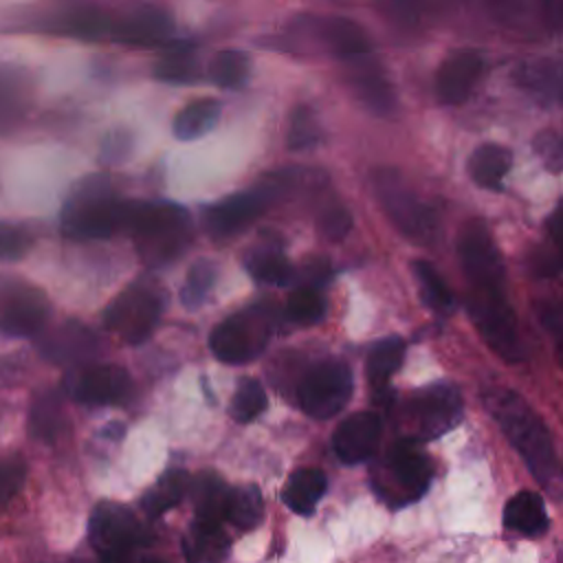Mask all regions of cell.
Listing matches in <instances>:
<instances>
[{
  "instance_id": "6da1fadb",
  "label": "cell",
  "mask_w": 563,
  "mask_h": 563,
  "mask_svg": "<svg viewBox=\"0 0 563 563\" xmlns=\"http://www.w3.org/2000/svg\"><path fill=\"white\" fill-rule=\"evenodd\" d=\"M457 255L466 279L468 312L477 332L504 361H523L515 310L508 301L504 264L482 220L473 218L464 222L457 235Z\"/></svg>"
},
{
  "instance_id": "7dc6e473",
  "label": "cell",
  "mask_w": 563,
  "mask_h": 563,
  "mask_svg": "<svg viewBox=\"0 0 563 563\" xmlns=\"http://www.w3.org/2000/svg\"><path fill=\"white\" fill-rule=\"evenodd\" d=\"M541 321L552 332V339H554V345H556V356L563 365V306L543 303L541 306Z\"/></svg>"
},
{
  "instance_id": "83f0119b",
  "label": "cell",
  "mask_w": 563,
  "mask_h": 563,
  "mask_svg": "<svg viewBox=\"0 0 563 563\" xmlns=\"http://www.w3.org/2000/svg\"><path fill=\"white\" fill-rule=\"evenodd\" d=\"M328 486V479L323 475V471L319 468H297L286 486H284V501L290 510H295L297 515H310L317 506V501L323 497Z\"/></svg>"
},
{
  "instance_id": "e575fe53",
  "label": "cell",
  "mask_w": 563,
  "mask_h": 563,
  "mask_svg": "<svg viewBox=\"0 0 563 563\" xmlns=\"http://www.w3.org/2000/svg\"><path fill=\"white\" fill-rule=\"evenodd\" d=\"M413 275L418 279L420 286V297L422 301L435 310V312H449L453 308V295L449 290V286L444 284V279L440 277V273L424 260H416L413 262Z\"/></svg>"
},
{
  "instance_id": "2e32d148",
  "label": "cell",
  "mask_w": 563,
  "mask_h": 563,
  "mask_svg": "<svg viewBox=\"0 0 563 563\" xmlns=\"http://www.w3.org/2000/svg\"><path fill=\"white\" fill-rule=\"evenodd\" d=\"M482 75V57L473 48L451 51L435 75L438 99L446 106L464 103Z\"/></svg>"
},
{
  "instance_id": "f546056e",
  "label": "cell",
  "mask_w": 563,
  "mask_h": 563,
  "mask_svg": "<svg viewBox=\"0 0 563 563\" xmlns=\"http://www.w3.org/2000/svg\"><path fill=\"white\" fill-rule=\"evenodd\" d=\"M402 356H405V341L400 336H387L374 343L365 361V374L374 389H383L391 380V376L398 372L402 363Z\"/></svg>"
},
{
  "instance_id": "9c48e42d",
  "label": "cell",
  "mask_w": 563,
  "mask_h": 563,
  "mask_svg": "<svg viewBox=\"0 0 563 563\" xmlns=\"http://www.w3.org/2000/svg\"><path fill=\"white\" fill-rule=\"evenodd\" d=\"M352 372L343 361L328 358L312 365L297 389L301 409L317 420L336 416L352 396Z\"/></svg>"
},
{
  "instance_id": "ffe728a7",
  "label": "cell",
  "mask_w": 563,
  "mask_h": 563,
  "mask_svg": "<svg viewBox=\"0 0 563 563\" xmlns=\"http://www.w3.org/2000/svg\"><path fill=\"white\" fill-rule=\"evenodd\" d=\"M40 347H42V354L55 363H64V365L79 363V367H84L88 361L95 358L99 350V341L86 325L66 321L55 330H51L42 339Z\"/></svg>"
},
{
  "instance_id": "52a82bcc",
  "label": "cell",
  "mask_w": 563,
  "mask_h": 563,
  "mask_svg": "<svg viewBox=\"0 0 563 563\" xmlns=\"http://www.w3.org/2000/svg\"><path fill=\"white\" fill-rule=\"evenodd\" d=\"M273 332L271 314L260 308H246L220 321L209 336L213 356L229 365H242L255 361L268 345Z\"/></svg>"
},
{
  "instance_id": "cb8c5ba5",
  "label": "cell",
  "mask_w": 563,
  "mask_h": 563,
  "mask_svg": "<svg viewBox=\"0 0 563 563\" xmlns=\"http://www.w3.org/2000/svg\"><path fill=\"white\" fill-rule=\"evenodd\" d=\"M246 271L264 284H286L292 275L284 249L275 242H257L244 255Z\"/></svg>"
},
{
  "instance_id": "44dd1931",
  "label": "cell",
  "mask_w": 563,
  "mask_h": 563,
  "mask_svg": "<svg viewBox=\"0 0 563 563\" xmlns=\"http://www.w3.org/2000/svg\"><path fill=\"white\" fill-rule=\"evenodd\" d=\"M231 488L216 473H200L191 484L196 521L220 526L227 519Z\"/></svg>"
},
{
  "instance_id": "8d00e7d4",
  "label": "cell",
  "mask_w": 563,
  "mask_h": 563,
  "mask_svg": "<svg viewBox=\"0 0 563 563\" xmlns=\"http://www.w3.org/2000/svg\"><path fill=\"white\" fill-rule=\"evenodd\" d=\"M114 22L101 11L92 7H81L64 15V31L84 37V40H101L103 35L112 33Z\"/></svg>"
},
{
  "instance_id": "4dcf8cb0",
  "label": "cell",
  "mask_w": 563,
  "mask_h": 563,
  "mask_svg": "<svg viewBox=\"0 0 563 563\" xmlns=\"http://www.w3.org/2000/svg\"><path fill=\"white\" fill-rule=\"evenodd\" d=\"M187 490V475L178 468L167 471L158 477V482L143 495L141 506L150 517H158L174 508Z\"/></svg>"
},
{
  "instance_id": "f1b7e54d",
  "label": "cell",
  "mask_w": 563,
  "mask_h": 563,
  "mask_svg": "<svg viewBox=\"0 0 563 563\" xmlns=\"http://www.w3.org/2000/svg\"><path fill=\"white\" fill-rule=\"evenodd\" d=\"M222 106L218 99H196L180 108V112L174 117V134L180 141H194L207 134L220 119Z\"/></svg>"
},
{
  "instance_id": "4316f807",
  "label": "cell",
  "mask_w": 563,
  "mask_h": 563,
  "mask_svg": "<svg viewBox=\"0 0 563 563\" xmlns=\"http://www.w3.org/2000/svg\"><path fill=\"white\" fill-rule=\"evenodd\" d=\"M29 106V79L20 68L0 66V132L13 128Z\"/></svg>"
},
{
  "instance_id": "9a60e30c",
  "label": "cell",
  "mask_w": 563,
  "mask_h": 563,
  "mask_svg": "<svg viewBox=\"0 0 563 563\" xmlns=\"http://www.w3.org/2000/svg\"><path fill=\"white\" fill-rule=\"evenodd\" d=\"M310 35L330 57L343 62L358 64L369 53L367 33L354 20L341 15L310 20Z\"/></svg>"
},
{
  "instance_id": "f6af8a7d",
  "label": "cell",
  "mask_w": 563,
  "mask_h": 563,
  "mask_svg": "<svg viewBox=\"0 0 563 563\" xmlns=\"http://www.w3.org/2000/svg\"><path fill=\"white\" fill-rule=\"evenodd\" d=\"M26 466L20 457H0V506H4L24 484Z\"/></svg>"
},
{
  "instance_id": "ac0fdd59",
  "label": "cell",
  "mask_w": 563,
  "mask_h": 563,
  "mask_svg": "<svg viewBox=\"0 0 563 563\" xmlns=\"http://www.w3.org/2000/svg\"><path fill=\"white\" fill-rule=\"evenodd\" d=\"M512 79L530 97L563 106V53L521 62L515 68Z\"/></svg>"
},
{
  "instance_id": "f35d334b",
  "label": "cell",
  "mask_w": 563,
  "mask_h": 563,
  "mask_svg": "<svg viewBox=\"0 0 563 563\" xmlns=\"http://www.w3.org/2000/svg\"><path fill=\"white\" fill-rule=\"evenodd\" d=\"M216 277H218V271L213 266V262L209 260H198L191 264V268L187 271V277H185V284L180 288V301L183 306L187 308H198L207 295L211 292L213 284H216Z\"/></svg>"
},
{
  "instance_id": "c3c4849f",
  "label": "cell",
  "mask_w": 563,
  "mask_h": 563,
  "mask_svg": "<svg viewBox=\"0 0 563 563\" xmlns=\"http://www.w3.org/2000/svg\"><path fill=\"white\" fill-rule=\"evenodd\" d=\"M152 559H143L136 554V550H130V552H119V554H110V556H103L101 563H150Z\"/></svg>"
},
{
  "instance_id": "d590c367",
  "label": "cell",
  "mask_w": 563,
  "mask_h": 563,
  "mask_svg": "<svg viewBox=\"0 0 563 563\" xmlns=\"http://www.w3.org/2000/svg\"><path fill=\"white\" fill-rule=\"evenodd\" d=\"M64 424L62 402L55 391H40L31 407V431L42 440H53Z\"/></svg>"
},
{
  "instance_id": "ba28073f",
  "label": "cell",
  "mask_w": 563,
  "mask_h": 563,
  "mask_svg": "<svg viewBox=\"0 0 563 563\" xmlns=\"http://www.w3.org/2000/svg\"><path fill=\"white\" fill-rule=\"evenodd\" d=\"M431 462L413 440L396 442L385 457L376 488L391 504L416 501L431 482Z\"/></svg>"
},
{
  "instance_id": "b9f144b4",
  "label": "cell",
  "mask_w": 563,
  "mask_h": 563,
  "mask_svg": "<svg viewBox=\"0 0 563 563\" xmlns=\"http://www.w3.org/2000/svg\"><path fill=\"white\" fill-rule=\"evenodd\" d=\"M321 139V128L310 108H297L290 117V128H288V147L295 152L310 150L319 143Z\"/></svg>"
},
{
  "instance_id": "d6986e66",
  "label": "cell",
  "mask_w": 563,
  "mask_h": 563,
  "mask_svg": "<svg viewBox=\"0 0 563 563\" xmlns=\"http://www.w3.org/2000/svg\"><path fill=\"white\" fill-rule=\"evenodd\" d=\"M172 13L163 7L143 4L114 22L112 37L134 46H156L172 33Z\"/></svg>"
},
{
  "instance_id": "5bb4252c",
  "label": "cell",
  "mask_w": 563,
  "mask_h": 563,
  "mask_svg": "<svg viewBox=\"0 0 563 563\" xmlns=\"http://www.w3.org/2000/svg\"><path fill=\"white\" fill-rule=\"evenodd\" d=\"M418 435L433 440L457 424L462 413L460 389L451 383H438L420 389L411 402Z\"/></svg>"
},
{
  "instance_id": "d6a6232c",
  "label": "cell",
  "mask_w": 563,
  "mask_h": 563,
  "mask_svg": "<svg viewBox=\"0 0 563 563\" xmlns=\"http://www.w3.org/2000/svg\"><path fill=\"white\" fill-rule=\"evenodd\" d=\"M154 73L158 79L165 81H191L198 75V59L194 46L187 42L169 44L158 57Z\"/></svg>"
},
{
  "instance_id": "bcb514c9",
  "label": "cell",
  "mask_w": 563,
  "mask_h": 563,
  "mask_svg": "<svg viewBox=\"0 0 563 563\" xmlns=\"http://www.w3.org/2000/svg\"><path fill=\"white\" fill-rule=\"evenodd\" d=\"M29 233L9 222H0V260H18L29 251Z\"/></svg>"
},
{
  "instance_id": "681fc988",
  "label": "cell",
  "mask_w": 563,
  "mask_h": 563,
  "mask_svg": "<svg viewBox=\"0 0 563 563\" xmlns=\"http://www.w3.org/2000/svg\"><path fill=\"white\" fill-rule=\"evenodd\" d=\"M73 563H88V561H73Z\"/></svg>"
},
{
  "instance_id": "1f68e13d",
  "label": "cell",
  "mask_w": 563,
  "mask_h": 563,
  "mask_svg": "<svg viewBox=\"0 0 563 563\" xmlns=\"http://www.w3.org/2000/svg\"><path fill=\"white\" fill-rule=\"evenodd\" d=\"M207 73L211 81L222 88H229V90L242 88L251 77V59L242 51H233V48L218 51L211 57Z\"/></svg>"
},
{
  "instance_id": "ee69618b",
  "label": "cell",
  "mask_w": 563,
  "mask_h": 563,
  "mask_svg": "<svg viewBox=\"0 0 563 563\" xmlns=\"http://www.w3.org/2000/svg\"><path fill=\"white\" fill-rule=\"evenodd\" d=\"M534 152L539 154L541 163L552 169H563V132L559 130H545L534 139Z\"/></svg>"
},
{
  "instance_id": "d4e9b609",
  "label": "cell",
  "mask_w": 563,
  "mask_h": 563,
  "mask_svg": "<svg viewBox=\"0 0 563 563\" xmlns=\"http://www.w3.org/2000/svg\"><path fill=\"white\" fill-rule=\"evenodd\" d=\"M356 97L376 114H389L396 106L394 90L385 75L369 64H356L352 79H350Z\"/></svg>"
},
{
  "instance_id": "30bf717a",
  "label": "cell",
  "mask_w": 563,
  "mask_h": 563,
  "mask_svg": "<svg viewBox=\"0 0 563 563\" xmlns=\"http://www.w3.org/2000/svg\"><path fill=\"white\" fill-rule=\"evenodd\" d=\"M51 314L42 288L13 275H0V332L9 336L37 334Z\"/></svg>"
},
{
  "instance_id": "484cf974",
  "label": "cell",
  "mask_w": 563,
  "mask_h": 563,
  "mask_svg": "<svg viewBox=\"0 0 563 563\" xmlns=\"http://www.w3.org/2000/svg\"><path fill=\"white\" fill-rule=\"evenodd\" d=\"M504 523L506 528L519 534H541L548 528V515L543 499L537 493L521 490L508 499L504 508Z\"/></svg>"
},
{
  "instance_id": "60d3db41",
  "label": "cell",
  "mask_w": 563,
  "mask_h": 563,
  "mask_svg": "<svg viewBox=\"0 0 563 563\" xmlns=\"http://www.w3.org/2000/svg\"><path fill=\"white\" fill-rule=\"evenodd\" d=\"M548 238H550V244L548 249L541 251L534 264L541 275H552L563 268V198L552 211V216L548 218Z\"/></svg>"
},
{
  "instance_id": "3957f363",
  "label": "cell",
  "mask_w": 563,
  "mask_h": 563,
  "mask_svg": "<svg viewBox=\"0 0 563 563\" xmlns=\"http://www.w3.org/2000/svg\"><path fill=\"white\" fill-rule=\"evenodd\" d=\"M121 229L128 231L147 266L172 264L191 240V218L174 202L123 200Z\"/></svg>"
},
{
  "instance_id": "8992f818",
  "label": "cell",
  "mask_w": 563,
  "mask_h": 563,
  "mask_svg": "<svg viewBox=\"0 0 563 563\" xmlns=\"http://www.w3.org/2000/svg\"><path fill=\"white\" fill-rule=\"evenodd\" d=\"M372 189L391 224L416 242H429L435 233V213L416 196L400 172L380 167L372 172Z\"/></svg>"
},
{
  "instance_id": "7402d4cb",
  "label": "cell",
  "mask_w": 563,
  "mask_h": 563,
  "mask_svg": "<svg viewBox=\"0 0 563 563\" xmlns=\"http://www.w3.org/2000/svg\"><path fill=\"white\" fill-rule=\"evenodd\" d=\"M187 563H224L229 554V539L220 526L194 521L183 539Z\"/></svg>"
},
{
  "instance_id": "ab89813d",
  "label": "cell",
  "mask_w": 563,
  "mask_h": 563,
  "mask_svg": "<svg viewBox=\"0 0 563 563\" xmlns=\"http://www.w3.org/2000/svg\"><path fill=\"white\" fill-rule=\"evenodd\" d=\"M323 312H325V301L314 286H299L290 292L286 303V314L290 321L301 325H312L321 321Z\"/></svg>"
},
{
  "instance_id": "603a6c76",
  "label": "cell",
  "mask_w": 563,
  "mask_h": 563,
  "mask_svg": "<svg viewBox=\"0 0 563 563\" xmlns=\"http://www.w3.org/2000/svg\"><path fill=\"white\" fill-rule=\"evenodd\" d=\"M510 165L512 154L508 147L497 143H482L468 158V176L484 189H499Z\"/></svg>"
},
{
  "instance_id": "7bdbcfd3",
  "label": "cell",
  "mask_w": 563,
  "mask_h": 563,
  "mask_svg": "<svg viewBox=\"0 0 563 563\" xmlns=\"http://www.w3.org/2000/svg\"><path fill=\"white\" fill-rule=\"evenodd\" d=\"M317 222H319L321 235H325L328 240H343L347 235V231L352 229V216L339 202L325 205L319 211V220Z\"/></svg>"
},
{
  "instance_id": "277c9868",
  "label": "cell",
  "mask_w": 563,
  "mask_h": 563,
  "mask_svg": "<svg viewBox=\"0 0 563 563\" xmlns=\"http://www.w3.org/2000/svg\"><path fill=\"white\" fill-rule=\"evenodd\" d=\"M123 200L101 174L75 183L59 213L62 231L73 240H101L121 229Z\"/></svg>"
},
{
  "instance_id": "5b68a950",
  "label": "cell",
  "mask_w": 563,
  "mask_h": 563,
  "mask_svg": "<svg viewBox=\"0 0 563 563\" xmlns=\"http://www.w3.org/2000/svg\"><path fill=\"white\" fill-rule=\"evenodd\" d=\"M167 303V292L154 279H136L106 308V328L125 343H143L156 328Z\"/></svg>"
},
{
  "instance_id": "74e56055",
  "label": "cell",
  "mask_w": 563,
  "mask_h": 563,
  "mask_svg": "<svg viewBox=\"0 0 563 563\" xmlns=\"http://www.w3.org/2000/svg\"><path fill=\"white\" fill-rule=\"evenodd\" d=\"M266 405H268V398L262 383L246 376V378H240L229 409L238 422H251L266 409Z\"/></svg>"
},
{
  "instance_id": "7a4b0ae2",
  "label": "cell",
  "mask_w": 563,
  "mask_h": 563,
  "mask_svg": "<svg viewBox=\"0 0 563 563\" xmlns=\"http://www.w3.org/2000/svg\"><path fill=\"white\" fill-rule=\"evenodd\" d=\"M484 402L508 442L523 457L532 477L552 497H563V466L537 411L510 389H488Z\"/></svg>"
},
{
  "instance_id": "836d02e7",
  "label": "cell",
  "mask_w": 563,
  "mask_h": 563,
  "mask_svg": "<svg viewBox=\"0 0 563 563\" xmlns=\"http://www.w3.org/2000/svg\"><path fill=\"white\" fill-rule=\"evenodd\" d=\"M264 517V499L255 484H242L238 488H231L227 519L240 528L251 530L255 528Z\"/></svg>"
},
{
  "instance_id": "8fae6325",
  "label": "cell",
  "mask_w": 563,
  "mask_h": 563,
  "mask_svg": "<svg viewBox=\"0 0 563 563\" xmlns=\"http://www.w3.org/2000/svg\"><path fill=\"white\" fill-rule=\"evenodd\" d=\"M284 191V178H268L251 189L227 196L224 200L209 207L205 227L216 238H229L253 224L268 205Z\"/></svg>"
},
{
  "instance_id": "4fadbf2b",
  "label": "cell",
  "mask_w": 563,
  "mask_h": 563,
  "mask_svg": "<svg viewBox=\"0 0 563 563\" xmlns=\"http://www.w3.org/2000/svg\"><path fill=\"white\" fill-rule=\"evenodd\" d=\"M64 389L81 405H114L130 394V376L119 365H84L68 372Z\"/></svg>"
},
{
  "instance_id": "f907efd6",
  "label": "cell",
  "mask_w": 563,
  "mask_h": 563,
  "mask_svg": "<svg viewBox=\"0 0 563 563\" xmlns=\"http://www.w3.org/2000/svg\"><path fill=\"white\" fill-rule=\"evenodd\" d=\"M150 563H161V561H150Z\"/></svg>"
},
{
  "instance_id": "e0dca14e",
  "label": "cell",
  "mask_w": 563,
  "mask_h": 563,
  "mask_svg": "<svg viewBox=\"0 0 563 563\" xmlns=\"http://www.w3.org/2000/svg\"><path fill=\"white\" fill-rule=\"evenodd\" d=\"M380 440V418L374 411H356L347 416L332 435L334 453L345 464L365 462Z\"/></svg>"
},
{
  "instance_id": "7c38bea8",
  "label": "cell",
  "mask_w": 563,
  "mask_h": 563,
  "mask_svg": "<svg viewBox=\"0 0 563 563\" xmlns=\"http://www.w3.org/2000/svg\"><path fill=\"white\" fill-rule=\"evenodd\" d=\"M88 537L101 556L136 550L145 541L143 526L134 512L128 506L114 501H103L92 510L88 521Z\"/></svg>"
}]
</instances>
